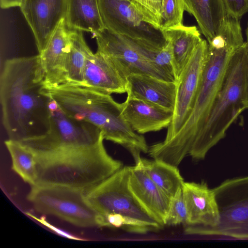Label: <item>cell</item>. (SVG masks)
Here are the masks:
<instances>
[{
    "label": "cell",
    "instance_id": "6da1fadb",
    "mask_svg": "<svg viewBox=\"0 0 248 248\" xmlns=\"http://www.w3.org/2000/svg\"><path fill=\"white\" fill-rule=\"evenodd\" d=\"M40 55L7 60L0 78L2 123L9 139L22 142L49 130L51 97Z\"/></svg>",
    "mask_w": 248,
    "mask_h": 248
},
{
    "label": "cell",
    "instance_id": "7a4b0ae2",
    "mask_svg": "<svg viewBox=\"0 0 248 248\" xmlns=\"http://www.w3.org/2000/svg\"><path fill=\"white\" fill-rule=\"evenodd\" d=\"M34 154L37 176L34 186H59L86 192L124 166L108 153L103 143L88 148Z\"/></svg>",
    "mask_w": 248,
    "mask_h": 248
},
{
    "label": "cell",
    "instance_id": "3957f363",
    "mask_svg": "<svg viewBox=\"0 0 248 248\" xmlns=\"http://www.w3.org/2000/svg\"><path fill=\"white\" fill-rule=\"evenodd\" d=\"M246 42L233 52L208 117L193 144L189 156L203 160L226 136L228 129L248 107Z\"/></svg>",
    "mask_w": 248,
    "mask_h": 248
},
{
    "label": "cell",
    "instance_id": "277c9868",
    "mask_svg": "<svg viewBox=\"0 0 248 248\" xmlns=\"http://www.w3.org/2000/svg\"><path fill=\"white\" fill-rule=\"evenodd\" d=\"M244 43L240 24L229 20L224 22L218 33L208 42L207 61L193 107L176 135L183 143L191 145L194 142L208 117L232 56Z\"/></svg>",
    "mask_w": 248,
    "mask_h": 248
},
{
    "label": "cell",
    "instance_id": "5b68a950",
    "mask_svg": "<svg viewBox=\"0 0 248 248\" xmlns=\"http://www.w3.org/2000/svg\"><path fill=\"white\" fill-rule=\"evenodd\" d=\"M130 166L120 170L91 188L85 196L100 214L106 217L109 227L137 233H146L162 226L141 207L128 185Z\"/></svg>",
    "mask_w": 248,
    "mask_h": 248
},
{
    "label": "cell",
    "instance_id": "8992f818",
    "mask_svg": "<svg viewBox=\"0 0 248 248\" xmlns=\"http://www.w3.org/2000/svg\"><path fill=\"white\" fill-rule=\"evenodd\" d=\"M85 191L59 186H33L27 199L38 212L80 227H108L105 217L87 200Z\"/></svg>",
    "mask_w": 248,
    "mask_h": 248
},
{
    "label": "cell",
    "instance_id": "52a82bcc",
    "mask_svg": "<svg viewBox=\"0 0 248 248\" xmlns=\"http://www.w3.org/2000/svg\"><path fill=\"white\" fill-rule=\"evenodd\" d=\"M50 126L40 137L20 142L34 153L42 154L88 148L103 143L102 131L90 123L66 115L51 98Z\"/></svg>",
    "mask_w": 248,
    "mask_h": 248
},
{
    "label": "cell",
    "instance_id": "ba28073f",
    "mask_svg": "<svg viewBox=\"0 0 248 248\" xmlns=\"http://www.w3.org/2000/svg\"><path fill=\"white\" fill-rule=\"evenodd\" d=\"M97 50L110 58L127 77L131 74L149 75L175 81L174 78L158 67L154 60L159 51L104 29L93 36Z\"/></svg>",
    "mask_w": 248,
    "mask_h": 248
},
{
    "label": "cell",
    "instance_id": "9c48e42d",
    "mask_svg": "<svg viewBox=\"0 0 248 248\" xmlns=\"http://www.w3.org/2000/svg\"><path fill=\"white\" fill-rule=\"evenodd\" d=\"M213 189L220 221L204 235L248 240V175L227 179Z\"/></svg>",
    "mask_w": 248,
    "mask_h": 248
},
{
    "label": "cell",
    "instance_id": "30bf717a",
    "mask_svg": "<svg viewBox=\"0 0 248 248\" xmlns=\"http://www.w3.org/2000/svg\"><path fill=\"white\" fill-rule=\"evenodd\" d=\"M105 29L156 50L168 43L163 31L146 22L128 0H98Z\"/></svg>",
    "mask_w": 248,
    "mask_h": 248
},
{
    "label": "cell",
    "instance_id": "8fae6325",
    "mask_svg": "<svg viewBox=\"0 0 248 248\" xmlns=\"http://www.w3.org/2000/svg\"><path fill=\"white\" fill-rule=\"evenodd\" d=\"M207 54L208 42L202 39L176 81L177 89L173 117L163 141L172 138L189 117L199 91Z\"/></svg>",
    "mask_w": 248,
    "mask_h": 248
},
{
    "label": "cell",
    "instance_id": "7c38bea8",
    "mask_svg": "<svg viewBox=\"0 0 248 248\" xmlns=\"http://www.w3.org/2000/svg\"><path fill=\"white\" fill-rule=\"evenodd\" d=\"M182 191L188 216L185 234L204 235L219 224L220 213L213 188L204 181L185 182Z\"/></svg>",
    "mask_w": 248,
    "mask_h": 248
},
{
    "label": "cell",
    "instance_id": "4fadbf2b",
    "mask_svg": "<svg viewBox=\"0 0 248 248\" xmlns=\"http://www.w3.org/2000/svg\"><path fill=\"white\" fill-rule=\"evenodd\" d=\"M66 6V0H25L20 7L33 32L39 54L64 18Z\"/></svg>",
    "mask_w": 248,
    "mask_h": 248
},
{
    "label": "cell",
    "instance_id": "5bb4252c",
    "mask_svg": "<svg viewBox=\"0 0 248 248\" xmlns=\"http://www.w3.org/2000/svg\"><path fill=\"white\" fill-rule=\"evenodd\" d=\"M128 185L134 197L146 212L161 226L165 225L171 198L147 175L142 161L130 166Z\"/></svg>",
    "mask_w": 248,
    "mask_h": 248
},
{
    "label": "cell",
    "instance_id": "9a60e30c",
    "mask_svg": "<svg viewBox=\"0 0 248 248\" xmlns=\"http://www.w3.org/2000/svg\"><path fill=\"white\" fill-rule=\"evenodd\" d=\"M126 77L108 57L97 51L88 55L83 87L107 94L126 93Z\"/></svg>",
    "mask_w": 248,
    "mask_h": 248
},
{
    "label": "cell",
    "instance_id": "2e32d148",
    "mask_svg": "<svg viewBox=\"0 0 248 248\" xmlns=\"http://www.w3.org/2000/svg\"><path fill=\"white\" fill-rule=\"evenodd\" d=\"M69 29L63 18L53 32L46 49L40 54L46 88L67 83L66 63L70 49Z\"/></svg>",
    "mask_w": 248,
    "mask_h": 248
},
{
    "label": "cell",
    "instance_id": "e0dca14e",
    "mask_svg": "<svg viewBox=\"0 0 248 248\" xmlns=\"http://www.w3.org/2000/svg\"><path fill=\"white\" fill-rule=\"evenodd\" d=\"M121 104L124 119L140 134L160 131L171 122L173 111L148 102L127 96Z\"/></svg>",
    "mask_w": 248,
    "mask_h": 248
},
{
    "label": "cell",
    "instance_id": "ac0fdd59",
    "mask_svg": "<svg viewBox=\"0 0 248 248\" xmlns=\"http://www.w3.org/2000/svg\"><path fill=\"white\" fill-rule=\"evenodd\" d=\"M176 89V81H167L149 75L134 74L126 78L127 96L172 111L175 107Z\"/></svg>",
    "mask_w": 248,
    "mask_h": 248
},
{
    "label": "cell",
    "instance_id": "d6986e66",
    "mask_svg": "<svg viewBox=\"0 0 248 248\" xmlns=\"http://www.w3.org/2000/svg\"><path fill=\"white\" fill-rule=\"evenodd\" d=\"M143 19L164 30L183 24L184 0H128Z\"/></svg>",
    "mask_w": 248,
    "mask_h": 248
},
{
    "label": "cell",
    "instance_id": "ffe728a7",
    "mask_svg": "<svg viewBox=\"0 0 248 248\" xmlns=\"http://www.w3.org/2000/svg\"><path fill=\"white\" fill-rule=\"evenodd\" d=\"M184 10L195 18L207 41L219 32L228 14L223 0H184Z\"/></svg>",
    "mask_w": 248,
    "mask_h": 248
},
{
    "label": "cell",
    "instance_id": "44dd1931",
    "mask_svg": "<svg viewBox=\"0 0 248 248\" xmlns=\"http://www.w3.org/2000/svg\"><path fill=\"white\" fill-rule=\"evenodd\" d=\"M170 42L175 81L177 80L197 45L202 41L201 33L195 26L183 24L162 30Z\"/></svg>",
    "mask_w": 248,
    "mask_h": 248
},
{
    "label": "cell",
    "instance_id": "7402d4cb",
    "mask_svg": "<svg viewBox=\"0 0 248 248\" xmlns=\"http://www.w3.org/2000/svg\"><path fill=\"white\" fill-rule=\"evenodd\" d=\"M64 19L68 29L91 32L93 36L105 29L98 0H66Z\"/></svg>",
    "mask_w": 248,
    "mask_h": 248
},
{
    "label": "cell",
    "instance_id": "603a6c76",
    "mask_svg": "<svg viewBox=\"0 0 248 248\" xmlns=\"http://www.w3.org/2000/svg\"><path fill=\"white\" fill-rule=\"evenodd\" d=\"M141 161L147 175L169 198L182 188L185 181L178 167L159 159Z\"/></svg>",
    "mask_w": 248,
    "mask_h": 248
},
{
    "label": "cell",
    "instance_id": "cb8c5ba5",
    "mask_svg": "<svg viewBox=\"0 0 248 248\" xmlns=\"http://www.w3.org/2000/svg\"><path fill=\"white\" fill-rule=\"evenodd\" d=\"M70 49L66 63V84L83 86L84 72L88 55L92 51L80 31L69 29Z\"/></svg>",
    "mask_w": 248,
    "mask_h": 248
},
{
    "label": "cell",
    "instance_id": "d4e9b609",
    "mask_svg": "<svg viewBox=\"0 0 248 248\" xmlns=\"http://www.w3.org/2000/svg\"><path fill=\"white\" fill-rule=\"evenodd\" d=\"M12 160V169L31 186L36 180V162L33 152L20 142L8 139L4 141Z\"/></svg>",
    "mask_w": 248,
    "mask_h": 248
},
{
    "label": "cell",
    "instance_id": "484cf974",
    "mask_svg": "<svg viewBox=\"0 0 248 248\" xmlns=\"http://www.w3.org/2000/svg\"><path fill=\"white\" fill-rule=\"evenodd\" d=\"M188 222V213L182 188L170 199L165 225H185Z\"/></svg>",
    "mask_w": 248,
    "mask_h": 248
},
{
    "label": "cell",
    "instance_id": "4316f807",
    "mask_svg": "<svg viewBox=\"0 0 248 248\" xmlns=\"http://www.w3.org/2000/svg\"><path fill=\"white\" fill-rule=\"evenodd\" d=\"M154 62L160 69L171 75L175 79L172 49L170 42L168 41L167 45L157 52Z\"/></svg>",
    "mask_w": 248,
    "mask_h": 248
},
{
    "label": "cell",
    "instance_id": "83f0119b",
    "mask_svg": "<svg viewBox=\"0 0 248 248\" xmlns=\"http://www.w3.org/2000/svg\"><path fill=\"white\" fill-rule=\"evenodd\" d=\"M227 14L240 19L248 13V0H223Z\"/></svg>",
    "mask_w": 248,
    "mask_h": 248
},
{
    "label": "cell",
    "instance_id": "f1b7e54d",
    "mask_svg": "<svg viewBox=\"0 0 248 248\" xmlns=\"http://www.w3.org/2000/svg\"><path fill=\"white\" fill-rule=\"evenodd\" d=\"M26 214L30 217H31L32 218L37 220L38 222H40L41 224H43L45 227L49 228L50 230H51L53 232H55L57 234L62 236V237H65L66 238H68L72 240H78V241H82L84 240V239L78 237L76 236L73 235V234L68 233L67 232H65L62 229H60L55 226L52 225L50 223H49L47 220H46V218L44 217H41L39 218L33 214L29 213L27 212Z\"/></svg>",
    "mask_w": 248,
    "mask_h": 248
},
{
    "label": "cell",
    "instance_id": "f546056e",
    "mask_svg": "<svg viewBox=\"0 0 248 248\" xmlns=\"http://www.w3.org/2000/svg\"><path fill=\"white\" fill-rule=\"evenodd\" d=\"M25 0H0V5L2 9H8L12 7H21Z\"/></svg>",
    "mask_w": 248,
    "mask_h": 248
},
{
    "label": "cell",
    "instance_id": "4dcf8cb0",
    "mask_svg": "<svg viewBox=\"0 0 248 248\" xmlns=\"http://www.w3.org/2000/svg\"><path fill=\"white\" fill-rule=\"evenodd\" d=\"M246 44L247 47V90H248V24L246 31Z\"/></svg>",
    "mask_w": 248,
    "mask_h": 248
}]
</instances>
